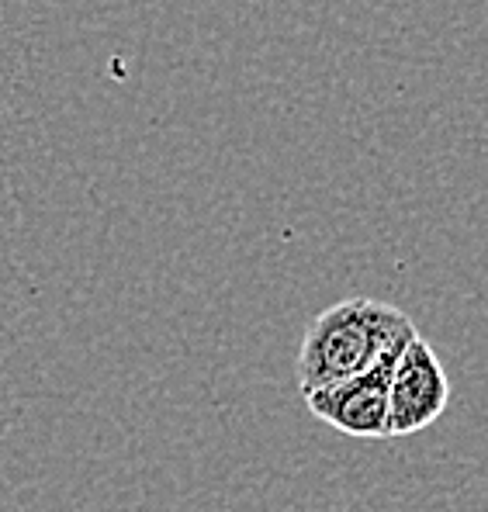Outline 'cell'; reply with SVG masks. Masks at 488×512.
I'll use <instances>...</instances> for the list:
<instances>
[{
	"mask_svg": "<svg viewBox=\"0 0 488 512\" xmlns=\"http://www.w3.org/2000/svg\"><path fill=\"white\" fill-rule=\"evenodd\" d=\"M416 326L402 308L374 298H347L312 319L309 333L298 346L295 381L298 391L329 388L357 378L374 367L388 350L416 340Z\"/></svg>",
	"mask_w": 488,
	"mask_h": 512,
	"instance_id": "cell-1",
	"label": "cell"
},
{
	"mask_svg": "<svg viewBox=\"0 0 488 512\" xmlns=\"http://www.w3.org/2000/svg\"><path fill=\"white\" fill-rule=\"evenodd\" d=\"M405 346H395L374 367H367L357 378H347L329 388L309 391L305 405L315 419H322L326 426H333L336 433L357 436V440H385L388 436V381L405 353Z\"/></svg>",
	"mask_w": 488,
	"mask_h": 512,
	"instance_id": "cell-2",
	"label": "cell"
},
{
	"mask_svg": "<svg viewBox=\"0 0 488 512\" xmlns=\"http://www.w3.org/2000/svg\"><path fill=\"white\" fill-rule=\"evenodd\" d=\"M450 402V378L433 346L416 336L388 381V436H412L433 426Z\"/></svg>",
	"mask_w": 488,
	"mask_h": 512,
	"instance_id": "cell-3",
	"label": "cell"
}]
</instances>
